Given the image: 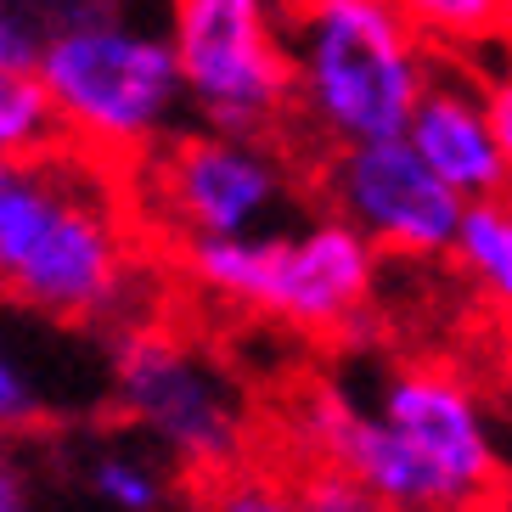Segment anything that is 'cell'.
<instances>
[{
    "label": "cell",
    "mask_w": 512,
    "mask_h": 512,
    "mask_svg": "<svg viewBox=\"0 0 512 512\" xmlns=\"http://www.w3.org/2000/svg\"><path fill=\"white\" fill-rule=\"evenodd\" d=\"M29 501H34V490H29L23 462L12 451H0V512H17V507H29Z\"/></svg>",
    "instance_id": "18"
},
{
    "label": "cell",
    "mask_w": 512,
    "mask_h": 512,
    "mask_svg": "<svg viewBox=\"0 0 512 512\" xmlns=\"http://www.w3.org/2000/svg\"><path fill=\"white\" fill-rule=\"evenodd\" d=\"M136 209L152 226L175 237H209V231H254L293 197L287 147L276 136H237V130H169L130 164Z\"/></svg>",
    "instance_id": "6"
},
{
    "label": "cell",
    "mask_w": 512,
    "mask_h": 512,
    "mask_svg": "<svg viewBox=\"0 0 512 512\" xmlns=\"http://www.w3.org/2000/svg\"><path fill=\"white\" fill-rule=\"evenodd\" d=\"M287 501H304V507H321V512H355V507H372L361 484L349 479L344 467H332V462H310V467H304L299 484L287 490Z\"/></svg>",
    "instance_id": "15"
},
{
    "label": "cell",
    "mask_w": 512,
    "mask_h": 512,
    "mask_svg": "<svg viewBox=\"0 0 512 512\" xmlns=\"http://www.w3.org/2000/svg\"><path fill=\"white\" fill-rule=\"evenodd\" d=\"M293 107L310 152L400 136L434 51L422 46L394 0H282Z\"/></svg>",
    "instance_id": "2"
},
{
    "label": "cell",
    "mask_w": 512,
    "mask_h": 512,
    "mask_svg": "<svg viewBox=\"0 0 512 512\" xmlns=\"http://www.w3.org/2000/svg\"><path fill=\"white\" fill-rule=\"evenodd\" d=\"M372 287L377 248L349 220L321 214L304 231H282L259 316L282 321L287 332H304V338H338L366 321Z\"/></svg>",
    "instance_id": "9"
},
{
    "label": "cell",
    "mask_w": 512,
    "mask_h": 512,
    "mask_svg": "<svg viewBox=\"0 0 512 512\" xmlns=\"http://www.w3.org/2000/svg\"><path fill=\"white\" fill-rule=\"evenodd\" d=\"M181 96L209 130L282 136L293 107L282 0H169Z\"/></svg>",
    "instance_id": "5"
},
{
    "label": "cell",
    "mask_w": 512,
    "mask_h": 512,
    "mask_svg": "<svg viewBox=\"0 0 512 512\" xmlns=\"http://www.w3.org/2000/svg\"><path fill=\"white\" fill-rule=\"evenodd\" d=\"M113 406L192 479H226L248 456L254 417L242 383L220 366V355L164 327H130L119 338Z\"/></svg>",
    "instance_id": "4"
},
{
    "label": "cell",
    "mask_w": 512,
    "mask_h": 512,
    "mask_svg": "<svg viewBox=\"0 0 512 512\" xmlns=\"http://www.w3.org/2000/svg\"><path fill=\"white\" fill-rule=\"evenodd\" d=\"M34 74L68 147L107 169H130L181 124V68L164 34L136 29L113 0H91L40 34Z\"/></svg>",
    "instance_id": "3"
},
{
    "label": "cell",
    "mask_w": 512,
    "mask_h": 512,
    "mask_svg": "<svg viewBox=\"0 0 512 512\" xmlns=\"http://www.w3.org/2000/svg\"><path fill=\"white\" fill-rule=\"evenodd\" d=\"M400 136L456 197H507L512 141L490 124L484 74H473V57H439L434 51Z\"/></svg>",
    "instance_id": "10"
},
{
    "label": "cell",
    "mask_w": 512,
    "mask_h": 512,
    "mask_svg": "<svg viewBox=\"0 0 512 512\" xmlns=\"http://www.w3.org/2000/svg\"><path fill=\"white\" fill-rule=\"evenodd\" d=\"M316 192L327 214L349 220L372 242L377 259H411V265L445 259V242L462 214V197L422 164L406 136L316 152Z\"/></svg>",
    "instance_id": "7"
},
{
    "label": "cell",
    "mask_w": 512,
    "mask_h": 512,
    "mask_svg": "<svg viewBox=\"0 0 512 512\" xmlns=\"http://www.w3.org/2000/svg\"><path fill=\"white\" fill-rule=\"evenodd\" d=\"M136 287L124 197L79 147L0 158V293L62 327L119 321Z\"/></svg>",
    "instance_id": "1"
},
{
    "label": "cell",
    "mask_w": 512,
    "mask_h": 512,
    "mask_svg": "<svg viewBox=\"0 0 512 512\" xmlns=\"http://www.w3.org/2000/svg\"><path fill=\"white\" fill-rule=\"evenodd\" d=\"M40 417H46V400L34 389V377L0 349V434H29Z\"/></svg>",
    "instance_id": "16"
},
{
    "label": "cell",
    "mask_w": 512,
    "mask_h": 512,
    "mask_svg": "<svg viewBox=\"0 0 512 512\" xmlns=\"http://www.w3.org/2000/svg\"><path fill=\"white\" fill-rule=\"evenodd\" d=\"M445 259L467 276V287L490 304H507L512 293V214L507 197H462L456 231L445 242Z\"/></svg>",
    "instance_id": "11"
},
{
    "label": "cell",
    "mask_w": 512,
    "mask_h": 512,
    "mask_svg": "<svg viewBox=\"0 0 512 512\" xmlns=\"http://www.w3.org/2000/svg\"><path fill=\"white\" fill-rule=\"evenodd\" d=\"M85 490L107 507H124V512H147V507H164L169 484H164V467L152 462V456L130 451V445H102L91 451L85 462Z\"/></svg>",
    "instance_id": "14"
},
{
    "label": "cell",
    "mask_w": 512,
    "mask_h": 512,
    "mask_svg": "<svg viewBox=\"0 0 512 512\" xmlns=\"http://www.w3.org/2000/svg\"><path fill=\"white\" fill-rule=\"evenodd\" d=\"M394 12L439 57H484V46L507 40L512 0H394Z\"/></svg>",
    "instance_id": "12"
},
{
    "label": "cell",
    "mask_w": 512,
    "mask_h": 512,
    "mask_svg": "<svg viewBox=\"0 0 512 512\" xmlns=\"http://www.w3.org/2000/svg\"><path fill=\"white\" fill-rule=\"evenodd\" d=\"M51 147H62V130L40 74L23 62H0V158H34Z\"/></svg>",
    "instance_id": "13"
},
{
    "label": "cell",
    "mask_w": 512,
    "mask_h": 512,
    "mask_svg": "<svg viewBox=\"0 0 512 512\" xmlns=\"http://www.w3.org/2000/svg\"><path fill=\"white\" fill-rule=\"evenodd\" d=\"M377 417L428 467L439 507L501 501V445L479 389L451 366H400L377 389Z\"/></svg>",
    "instance_id": "8"
},
{
    "label": "cell",
    "mask_w": 512,
    "mask_h": 512,
    "mask_svg": "<svg viewBox=\"0 0 512 512\" xmlns=\"http://www.w3.org/2000/svg\"><path fill=\"white\" fill-rule=\"evenodd\" d=\"M34 51H40V23L23 0H0V62H23L34 68Z\"/></svg>",
    "instance_id": "17"
}]
</instances>
